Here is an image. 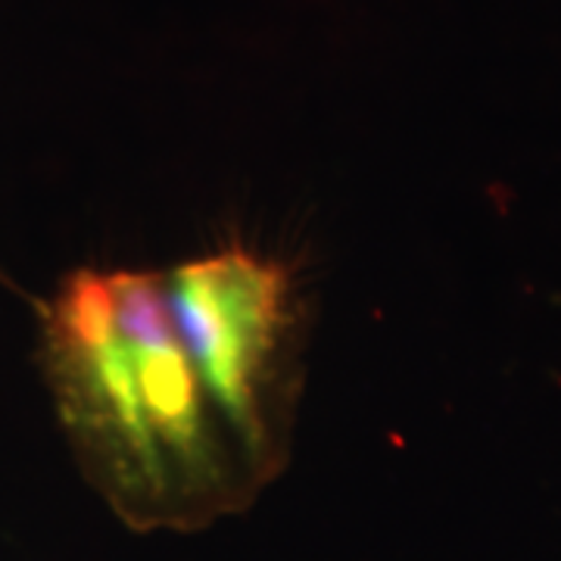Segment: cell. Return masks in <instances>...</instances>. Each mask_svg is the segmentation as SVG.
Segmentation results:
<instances>
[{
  "mask_svg": "<svg viewBox=\"0 0 561 561\" xmlns=\"http://www.w3.org/2000/svg\"><path fill=\"white\" fill-rule=\"evenodd\" d=\"M179 337L206 393L272 483L287 465L290 378L297 356V297L290 272L228 247L162 272Z\"/></svg>",
  "mask_w": 561,
  "mask_h": 561,
  "instance_id": "2",
  "label": "cell"
},
{
  "mask_svg": "<svg viewBox=\"0 0 561 561\" xmlns=\"http://www.w3.org/2000/svg\"><path fill=\"white\" fill-rule=\"evenodd\" d=\"M38 365L72 459L128 530L194 534L268 486L181 343L162 272L60 278L38 302Z\"/></svg>",
  "mask_w": 561,
  "mask_h": 561,
  "instance_id": "1",
  "label": "cell"
}]
</instances>
